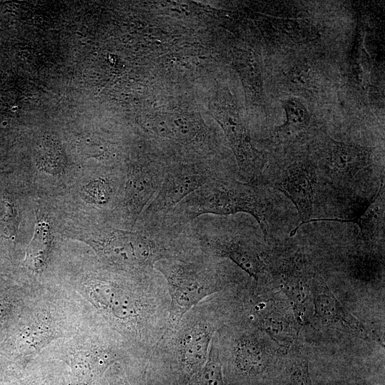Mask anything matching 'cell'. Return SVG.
<instances>
[{
  "label": "cell",
  "mask_w": 385,
  "mask_h": 385,
  "mask_svg": "<svg viewBox=\"0 0 385 385\" xmlns=\"http://www.w3.org/2000/svg\"><path fill=\"white\" fill-rule=\"evenodd\" d=\"M251 215L266 235L267 205L257 182L242 183L232 176L209 183L192 192L167 215L171 225L186 227L205 215Z\"/></svg>",
  "instance_id": "1"
},
{
  "label": "cell",
  "mask_w": 385,
  "mask_h": 385,
  "mask_svg": "<svg viewBox=\"0 0 385 385\" xmlns=\"http://www.w3.org/2000/svg\"><path fill=\"white\" fill-rule=\"evenodd\" d=\"M217 258L193 248L156 262L155 269L168 287L170 318L174 322L221 288L225 279Z\"/></svg>",
  "instance_id": "2"
},
{
  "label": "cell",
  "mask_w": 385,
  "mask_h": 385,
  "mask_svg": "<svg viewBox=\"0 0 385 385\" xmlns=\"http://www.w3.org/2000/svg\"><path fill=\"white\" fill-rule=\"evenodd\" d=\"M230 175L210 160L169 164L158 192L137 222H162L174 207L192 192Z\"/></svg>",
  "instance_id": "3"
},
{
  "label": "cell",
  "mask_w": 385,
  "mask_h": 385,
  "mask_svg": "<svg viewBox=\"0 0 385 385\" xmlns=\"http://www.w3.org/2000/svg\"><path fill=\"white\" fill-rule=\"evenodd\" d=\"M168 165L163 160L151 159L129 168L121 202L125 220L132 227L158 192Z\"/></svg>",
  "instance_id": "4"
},
{
  "label": "cell",
  "mask_w": 385,
  "mask_h": 385,
  "mask_svg": "<svg viewBox=\"0 0 385 385\" xmlns=\"http://www.w3.org/2000/svg\"><path fill=\"white\" fill-rule=\"evenodd\" d=\"M90 294L96 304L122 322H136L138 319L145 318L149 311V305L129 288L111 280L94 282Z\"/></svg>",
  "instance_id": "5"
},
{
  "label": "cell",
  "mask_w": 385,
  "mask_h": 385,
  "mask_svg": "<svg viewBox=\"0 0 385 385\" xmlns=\"http://www.w3.org/2000/svg\"><path fill=\"white\" fill-rule=\"evenodd\" d=\"M315 183L314 168L307 163H298L288 168L275 185L295 205L302 220L299 226L308 222L312 215Z\"/></svg>",
  "instance_id": "6"
},
{
  "label": "cell",
  "mask_w": 385,
  "mask_h": 385,
  "mask_svg": "<svg viewBox=\"0 0 385 385\" xmlns=\"http://www.w3.org/2000/svg\"><path fill=\"white\" fill-rule=\"evenodd\" d=\"M212 332L211 324L195 320L185 324L178 334L175 354L183 366L192 374H197L207 359Z\"/></svg>",
  "instance_id": "7"
},
{
  "label": "cell",
  "mask_w": 385,
  "mask_h": 385,
  "mask_svg": "<svg viewBox=\"0 0 385 385\" xmlns=\"http://www.w3.org/2000/svg\"><path fill=\"white\" fill-rule=\"evenodd\" d=\"M313 294L315 313L324 323L364 339L370 337L363 324L346 310L323 282L317 279Z\"/></svg>",
  "instance_id": "8"
},
{
  "label": "cell",
  "mask_w": 385,
  "mask_h": 385,
  "mask_svg": "<svg viewBox=\"0 0 385 385\" xmlns=\"http://www.w3.org/2000/svg\"><path fill=\"white\" fill-rule=\"evenodd\" d=\"M370 157V151L365 148L333 141L328 163L337 175L351 177L369 164Z\"/></svg>",
  "instance_id": "9"
},
{
  "label": "cell",
  "mask_w": 385,
  "mask_h": 385,
  "mask_svg": "<svg viewBox=\"0 0 385 385\" xmlns=\"http://www.w3.org/2000/svg\"><path fill=\"white\" fill-rule=\"evenodd\" d=\"M51 249L50 226L40 221L36 225L34 235L29 244L24 263L29 269L38 271L45 267Z\"/></svg>",
  "instance_id": "10"
},
{
  "label": "cell",
  "mask_w": 385,
  "mask_h": 385,
  "mask_svg": "<svg viewBox=\"0 0 385 385\" xmlns=\"http://www.w3.org/2000/svg\"><path fill=\"white\" fill-rule=\"evenodd\" d=\"M283 106L286 121L277 128V135L282 138H292L308 126L309 115L304 104L294 98L287 99Z\"/></svg>",
  "instance_id": "11"
},
{
  "label": "cell",
  "mask_w": 385,
  "mask_h": 385,
  "mask_svg": "<svg viewBox=\"0 0 385 385\" xmlns=\"http://www.w3.org/2000/svg\"><path fill=\"white\" fill-rule=\"evenodd\" d=\"M282 284L285 292L293 302L295 314L298 320L303 322L306 310V303L308 299V284L302 274L295 270H289L284 272L282 277Z\"/></svg>",
  "instance_id": "12"
},
{
  "label": "cell",
  "mask_w": 385,
  "mask_h": 385,
  "mask_svg": "<svg viewBox=\"0 0 385 385\" xmlns=\"http://www.w3.org/2000/svg\"><path fill=\"white\" fill-rule=\"evenodd\" d=\"M381 190L375 198L370 202L364 212L356 217L349 220L332 219L327 220H336L341 222H353L359 225L361 235L366 238H370L381 227L384 215L382 214V203H381Z\"/></svg>",
  "instance_id": "13"
},
{
  "label": "cell",
  "mask_w": 385,
  "mask_h": 385,
  "mask_svg": "<svg viewBox=\"0 0 385 385\" xmlns=\"http://www.w3.org/2000/svg\"><path fill=\"white\" fill-rule=\"evenodd\" d=\"M237 367L240 371L249 375L262 372L267 366L263 351L254 344L247 342L240 345L236 359Z\"/></svg>",
  "instance_id": "14"
},
{
  "label": "cell",
  "mask_w": 385,
  "mask_h": 385,
  "mask_svg": "<svg viewBox=\"0 0 385 385\" xmlns=\"http://www.w3.org/2000/svg\"><path fill=\"white\" fill-rule=\"evenodd\" d=\"M194 385H225L218 351L212 344L207 359L195 374Z\"/></svg>",
  "instance_id": "15"
},
{
  "label": "cell",
  "mask_w": 385,
  "mask_h": 385,
  "mask_svg": "<svg viewBox=\"0 0 385 385\" xmlns=\"http://www.w3.org/2000/svg\"><path fill=\"white\" fill-rule=\"evenodd\" d=\"M113 193V185L106 178L94 180L83 188V196L86 200L99 205L108 204Z\"/></svg>",
  "instance_id": "16"
},
{
  "label": "cell",
  "mask_w": 385,
  "mask_h": 385,
  "mask_svg": "<svg viewBox=\"0 0 385 385\" xmlns=\"http://www.w3.org/2000/svg\"><path fill=\"white\" fill-rule=\"evenodd\" d=\"M289 78L292 83L307 91L315 92L319 88L316 73L307 63L296 65L290 71Z\"/></svg>",
  "instance_id": "17"
},
{
  "label": "cell",
  "mask_w": 385,
  "mask_h": 385,
  "mask_svg": "<svg viewBox=\"0 0 385 385\" xmlns=\"http://www.w3.org/2000/svg\"><path fill=\"white\" fill-rule=\"evenodd\" d=\"M278 24L281 29L295 41L311 40L316 35L314 28L304 21L282 19L278 21Z\"/></svg>",
  "instance_id": "18"
},
{
  "label": "cell",
  "mask_w": 385,
  "mask_h": 385,
  "mask_svg": "<svg viewBox=\"0 0 385 385\" xmlns=\"http://www.w3.org/2000/svg\"><path fill=\"white\" fill-rule=\"evenodd\" d=\"M287 385H312L307 359L297 358L287 370Z\"/></svg>",
  "instance_id": "19"
},
{
  "label": "cell",
  "mask_w": 385,
  "mask_h": 385,
  "mask_svg": "<svg viewBox=\"0 0 385 385\" xmlns=\"http://www.w3.org/2000/svg\"><path fill=\"white\" fill-rule=\"evenodd\" d=\"M46 148L42 150L39 162L43 170L48 173H58L63 166V160L58 149H55L54 147L51 148L49 145H46Z\"/></svg>",
  "instance_id": "20"
},
{
  "label": "cell",
  "mask_w": 385,
  "mask_h": 385,
  "mask_svg": "<svg viewBox=\"0 0 385 385\" xmlns=\"http://www.w3.org/2000/svg\"><path fill=\"white\" fill-rule=\"evenodd\" d=\"M9 304L3 299H0V319L6 315L8 312Z\"/></svg>",
  "instance_id": "21"
},
{
  "label": "cell",
  "mask_w": 385,
  "mask_h": 385,
  "mask_svg": "<svg viewBox=\"0 0 385 385\" xmlns=\"http://www.w3.org/2000/svg\"><path fill=\"white\" fill-rule=\"evenodd\" d=\"M122 385H130L127 381H125Z\"/></svg>",
  "instance_id": "22"
}]
</instances>
